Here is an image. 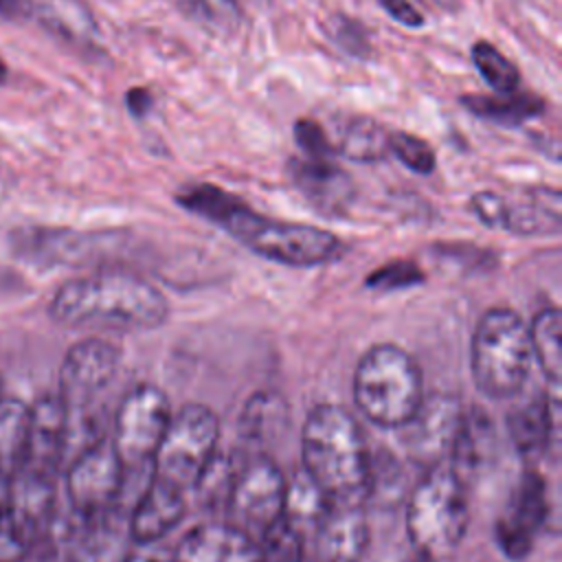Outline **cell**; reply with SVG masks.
Masks as SVG:
<instances>
[{
	"label": "cell",
	"instance_id": "obj_1",
	"mask_svg": "<svg viewBox=\"0 0 562 562\" xmlns=\"http://www.w3.org/2000/svg\"><path fill=\"white\" fill-rule=\"evenodd\" d=\"M173 200L189 213L224 228L255 255L283 266H323L340 259L347 250L338 235L312 224L259 215L241 198L211 182L187 184Z\"/></svg>",
	"mask_w": 562,
	"mask_h": 562
},
{
	"label": "cell",
	"instance_id": "obj_2",
	"mask_svg": "<svg viewBox=\"0 0 562 562\" xmlns=\"http://www.w3.org/2000/svg\"><path fill=\"white\" fill-rule=\"evenodd\" d=\"M167 296L132 272H94L68 279L48 303V314L64 327L121 331L158 329L169 318Z\"/></svg>",
	"mask_w": 562,
	"mask_h": 562
},
{
	"label": "cell",
	"instance_id": "obj_3",
	"mask_svg": "<svg viewBox=\"0 0 562 562\" xmlns=\"http://www.w3.org/2000/svg\"><path fill=\"white\" fill-rule=\"evenodd\" d=\"M301 468L331 503H364L371 452L347 408L318 404L307 413L301 430Z\"/></svg>",
	"mask_w": 562,
	"mask_h": 562
},
{
	"label": "cell",
	"instance_id": "obj_4",
	"mask_svg": "<svg viewBox=\"0 0 562 562\" xmlns=\"http://www.w3.org/2000/svg\"><path fill=\"white\" fill-rule=\"evenodd\" d=\"M422 400V369L406 349L380 342L362 353L353 371V402L371 424L397 430Z\"/></svg>",
	"mask_w": 562,
	"mask_h": 562
},
{
	"label": "cell",
	"instance_id": "obj_5",
	"mask_svg": "<svg viewBox=\"0 0 562 562\" xmlns=\"http://www.w3.org/2000/svg\"><path fill=\"white\" fill-rule=\"evenodd\" d=\"M470 525L465 483L448 463L426 468L406 501V531L419 555H450Z\"/></svg>",
	"mask_w": 562,
	"mask_h": 562
},
{
	"label": "cell",
	"instance_id": "obj_6",
	"mask_svg": "<svg viewBox=\"0 0 562 562\" xmlns=\"http://www.w3.org/2000/svg\"><path fill=\"white\" fill-rule=\"evenodd\" d=\"M531 360L529 329L518 312L492 307L479 318L470 342V369L483 395L492 400L518 395Z\"/></svg>",
	"mask_w": 562,
	"mask_h": 562
},
{
	"label": "cell",
	"instance_id": "obj_7",
	"mask_svg": "<svg viewBox=\"0 0 562 562\" xmlns=\"http://www.w3.org/2000/svg\"><path fill=\"white\" fill-rule=\"evenodd\" d=\"M220 419L198 402H189L171 413L167 430L151 459L156 476L180 487L191 490L200 472L217 452Z\"/></svg>",
	"mask_w": 562,
	"mask_h": 562
},
{
	"label": "cell",
	"instance_id": "obj_8",
	"mask_svg": "<svg viewBox=\"0 0 562 562\" xmlns=\"http://www.w3.org/2000/svg\"><path fill=\"white\" fill-rule=\"evenodd\" d=\"M171 404L156 384H138L121 400L114 415L112 446L125 468L149 463L171 419Z\"/></svg>",
	"mask_w": 562,
	"mask_h": 562
},
{
	"label": "cell",
	"instance_id": "obj_9",
	"mask_svg": "<svg viewBox=\"0 0 562 562\" xmlns=\"http://www.w3.org/2000/svg\"><path fill=\"white\" fill-rule=\"evenodd\" d=\"M283 498V472L270 457L255 454L248 461H241L235 474L226 501V522L259 540L261 533L281 518Z\"/></svg>",
	"mask_w": 562,
	"mask_h": 562
},
{
	"label": "cell",
	"instance_id": "obj_10",
	"mask_svg": "<svg viewBox=\"0 0 562 562\" xmlns=\"http://www.w3.org/2000/svg\"><path fill=\"white\" fill-rule=\"evenodd\" d=\"M123 472L110 439H97L81 448L66 472V494L77 516L103 518L110 514L123 490Z\"/></svg>",
	"mask_w": 562,
	"mask_h": 562
},
{
	"label": "cell",
	"instance_id": "obj_11",
	"mask_svg": "<svg viewBox=\"0 0 562 562\" xmlns=\"http://www.w3.org/2000/svg\"><path fill=\"white\" fill-rule=\"evenodd\" d=\"M562 200L558 189L536 187L520 198H505L492 191L474 193L470 200L472 213L490 228H503L516 235H547L562 226Z\"/></svg>",
	"mask_w": 562,
	"mask_h": 562
},
{
	"label": "cell",
	"instance_id": "obj_12",
	"mask_svg": "<svg viewBox=\"0 0 562 562\" xmlns=\"http://www.w3.org/2000/svg\"><path fill=\"white\" fill-rule=\"evenodd\" d=\"M463 417L461 400L454 393L424 395L402 430V443L411 461L432 468L446 463Z\"/></svg>",
	"mask_w": 562,
	"mask_h": 562
},
{
	"label": "cell",
	"instance_id": "obj_13",
	"mask_svg": "<svg viewBox=\"0 0 562 562\" xmlns=\"http://www.w3.org/2000/svg\"><path fill=\"white\" fill-rule=\"evenodd\" d=\"M121 364V349L101 338H86L72 345L59 367V400L68 413L83 411L114 380Z\"/></svg>",
	"mask_w": 562,
	"mask_h": 562
},
{
	"label": "cell",
	"instance_id": "obj_14",
	"mask_svg": "<svg viewBox=\"0 0 562 562\" xmlns=\"http://www.w3.org/2000/svg\"><path fill=\"white\" fill-rule=\"evenodd\" d=\"M549 514L547 483L536 470H525L496 520V542L509 560H522Z\"/></svg>",
	"mask_w": 562,
	"mask_h": 562
},
{
	"label": "cell",
	"instance_id": "obj_15",
	"mask_svg": "<svg viewBox=\"0 0 562 562\" xmlns=\"http://www.w3.org/2000/svg\"><path fill=\"white\" fill-rule=\"evenodd\" d=\"M70 435V415L59 395H42L29 406L24 470L55 479ZM20 468V470H22Z\"/></svg>",
	"mask_w": 562,
	"mask_h": 562
},
{
	"label": "cell",
	"instance_id": "obj_16",
	"mask_svg": "<svg viewBox=\"0 0 562 562\" xmlns=\"http://www.w3.org/2000/svg\"><path fill=\"white\" fill-rule=\"evenodd\" d=\"M178 562H266L259 542L231 522H202L176 547Z\"/></svg>",
	"mask_w": 562,
	"mask_h": 562
},
{
	"label": "cell",
	"instance_id": "obj_17",
	"mask_svg": "<svg viewBox=\"0 0 562 562\" xmlns=\"http://www.w3.org/2000/svg\"><path fill=\"white\" fill-rule=\"evenodd\" d=\"M323 562H360L369 544V525L360 501L331 503L314 531Z\"/></svg>",
	"mask_w": 562,
	"mask_h": 562
},
{
	"label": "cell",
	"instance_id": "obj_18",
	"mask_svg": "<svg viewBox=\"0 0 562 562\" xmlns=\"http://www.w3.org/2000/svg\"><path fill=\"white\" fill-rule=\"evenodd\" d=\"M288 173L301 195L323 213H338L351 202L353 182L334 158L294 156L288 162Z\"/></svg>",
	"mask_w": 562,
	"mask_h": 562
},
{
	"label": "cell",
	"instance_id": "obj_19",
	"mask_svg": "<svg viewBox=\"0 0 562 562\" xmlns=\"http://www.w3.org/2000/svg\"><path fill=\"white\" fill-rule=\"evenodd\" d=\"M184 492L151 474L143 496L132 512L130 536L136 544H154L184 518Z\"/></svg>",
	"mask_w": 562,
	"mask_h": 562
},
{
	"label": "cell",
	"instance_id": "obj_20",
	"mask_svg": "<svg viewBox=\"0 0 562 562\" xmlns=\"http://www.w3.org/2000/svg\"><path fill=\"white\" fill-rule=\"evenodd\" d=\"M496 450V432L494 424L483 408L463 411L448 465L454 474L468 485L472 476H476L494 457Z\"/></svg>",
	"mask_w": 562,
	"mask_h": 562
},
{
	"label": "cell",
	"instance_id": "obj_21",
	"mask_svg": "<svg viewBox=\"0 0 562 562\" xmlns=\"http://www.w3.org/2000/svg\"><path fill=\"white\" fill-rule=\"evenodd\" d=\"M29 15L77 48H92L99 35L97 22L81 0H29Z\"/></svg>",
	"mask_w": 562,
	"mask_h": 562
},
{
	"label": "cell",
	"instance_id": "obj_22",
	"mask_svg": "<svg viewBox=\"0 0 562 562\" xmlns=\"http://www.w3.org/2000/svg\"><path fill=\"white\" fill-rule=\"evenodd\" d=\"M512 446L522 459H536L547 452L553 435V411L547 393H536L507 415Z\"/></svg>",
	"mask_w": 562,
	"mask_h": 562
},
{
	"label": "cell",
	"instance_id": "obj_23",
	"mask_svg": "<svg viewBox=\"0 0 562 562\" xmlns=\"http://www.w3.org/2000/svg\"><path fill=\"white\" fill-rule=\"evenodd\" d=\"M459 101L470 114L501 127H520L547 110L542 97L518 90L509 94H461Z\"/></svg>",
	"mask_w": 562,
	"mask_h": 562
},
{
	"label": "cell",
	"instance_id": "obj_24",
	"mask_svg": "<svg viewBox=\"0 0 562 562\" xmlns=\"http://www.w3.org/2000/svg\"><path fill=\"white\" fill-rule=\"evenodd\" d=\"M331 501L321 492V487L305 474L303 468H296L292 479L285 481V498L281 516L307 540L314 536L318 522L327 514Z\"/></svg>",
	"mask_w": 562,
	"mask_h": 562
},
{
	"label": "cell",
	"instance_id": "obj_25",
	"mask_svg": "<svg viewBox=\"0 0 562 562\" xmlns=\"http://www.w3.org/2000/svg\"><path fill=\"white\" fill-rule=\"evenodd\" d=\"M290 422L285 400L272 391L255 393L239 415V435L257 446H266L279 439Z\"/></svg>",
	"mask_w": 562,
	"mask_h": 562
},
{
	"label": "cell",
	"instance_id": "obj_26",
	"mask_svg": "<svg viewBox=\"0 0 562 562\" xmlns=\"http://www.w3.org/2000/svg\"><path fill=\"white\" fill-rule=\"evenodd\" d=\"M29 439V404L0 395V474L11 479L24 465Z\"/></svg>",
	"mask_w": 562,
	"mask_h": 562
},
{
	"label": "cell",
	"instance_id": "obj_27",
	"mask_svg": "<svg viewBox=\"0 0 562 562\" xmlns=\"http://www.w3.org/2000/svg\"><path fill=\"white\" fill-rule=\"evenodd\" d=\"M529 329V345H531V358L538 360L544 378L551 384L560 382V364H562V342H560V329H562V316L560 310L549 305L542 307L531 323Z\"/></svg>",
	"mask_w": 562,
	"mask_h": 562
},
{
	"label": "cell",
	"instance_id": "obj_28",
	"mask_svg": "<svg viewBox=\"0 0 562 562\" xmlns=\"http://www.w3.org/2000/svg\"><path fill=\"white\" fill-rule=\"evenodd\" d=\"M334 149L356 162H378L389 154V132L371 116H351Z\"/></svg>",
	"mask_w": 562,
	"mask_h": 562
},
{
	"label": "cell",
	"instance_id": "obj_29",
	"mask_svg": "<svg viewBox=\"0 0 562 562\" xmlns=\"http://www.w3.org/2000/svg\"><path fill=\"white\" fill-rule=\"evenodd\" d=\"M470 57L472 64L476 66L479 75L483 77V81L498 94H509L514 90H518L522 77L516 68V64L505 57L494 44L479 40L472 44L470 48Z\"/></svg>",
	"mask_w": 562,
	"mask_h": 562
},
{
	"label": "cell",
	"instance_id": "obj_30",
	"mask_svg": "<svg viewBox=\"0 0 562 562\" xmlns=\"http://www.w3.org/2000/svg\"><path fill=\"white\" fill-rule=\"evenodd\" d=\"M241 461L235 454H222L215 452L206 468L200 472L198 481L193 483L191 490L198 492V498L202 501L204 507H226L235 474L239 470Z\"/></svg>",
	"mask_w": 562,
	"mask_h": 562
},
{
	"label": "cell",
	"instance_id": "obj_31",
	"mask_svg": "<svg viewBox=\"0 0 562 562\" xmlns=\"http://www.w3.org/2000/svg\"><path fill=\"white\" fill-rule=\"evenodd\" d=\"M389 151L411 171L428 176L437 167L435 149L419 136L411 132H389Z\"/></svg>",
	"mask_w": 562,
	"mask_h": 562
},
{
	"label": "cell",
	"instance_id": "obj_32",
	"mask_svg": "<svg viewBox=\"0 0 562 562\" xmlns=\"http://www.w3.org/2000/svg\"><path fill=\"white\" fill-rule=\"evenodd\" d=\"M424 281V272L408 259H395L367 277V285L373 290H402Z\"/></svg>",
	"mask_w": 562,
	"mask_h": 562
},
{
	"label": "cell",
	"instance_id": "obj_33",
	"mask_svg": "<svg viewBox=\"0 0 562 562\" xmlns=\"http://www.w3.org/2000/svg\"><path fill=\"white\" fill-rule=\"evenodd\" d=\"M294 143L303 151V156L310 158H334L336 149L331 145V138L327 136L325 127L318 121L312 119H299L294 123Z\"/></svg>",
	"mask_w": 562,
	"mask_h": 562
},
{
	"label": "cell",
	"instance_id": "obj_34",
	"mask_svg": "<svg viewBox=\"0 0 562 562\" xmlns=\"http://www.w3.org/2000/svg\"><path fill=\"white\" fill-rule=\"evenodd\" d=\"M191 15L206 20L213 26L228 29L239 22V9L235 0H187Z\"/></svg>",
	"mask_w": 562,
	"mask_h": 562
},
{
	"label": "cell",
	"instance_id": "obj_35",
	"mask_svg": "<svg viewBox=\"0 0 562 562\" xmlns=\"http://www.w3.org/2000/svg\"><path fill=\"white\" fill-rule=\"evenodd\" d=\"M331 37L336 40V44L340 48H345L353 57H367V53L371 48L364 26L356 20H349V18H338L336 20Z\"/></svg>",
	"mask_w": 562,
	"mask_h": 562
},
{
	"label": "cell",
	"instance_id": "obj_36",
	"mask_svg": "<svg viewBox=\"0 0 562 562\" xmlns=\"http://www.w3.org/2000/svg\"><path fill=\"white\" fill-rule=\"evenodd\" d=\"M378 4L397 22L408 29L424 26L422 11L411 0H378Z\"/></svg>",
	"mask_w": 562,
	"mask_h": 562
},
{
	"label": "cell",
	"instance_id": "obj_37",
	"mask_svg": "<svg viewBox=\"0 0 562 562\" xmlns=\"http://www.w3.org/2000/svg\"><path fill=\"white\" fill-rule=\"evenodd\" d=\"M125 108L134 119H145L154 108V94L151 90L143 86H134L125 92Z\"/></svg>",
	"mask_w": 562,
	"mask_h": 562
},
{
	"label": "cell",
	"instance_id": "obj_38",
	"mask_svg": "<svg viewBox=\"0 0 562 562\" xmlns=\"http://www.w3.org/2000/svg\"><path fill=\"white\" fill-rule=\"evenodd\" d=\"M123 562H178V558L167 549H156L154 544H138V549L127 553Z\"/></svg>",
	"mask_w": 562,
	"mask_h": 562
},
{
	"label": "cell",
	"instance_id": "obj_39",
	"mask_svg": "<svg viewBox=\"0 0 562 562\" xmlns=\"http://www.w3.org/2000/svg\"><path fill=\"white\" fill-rule=\"evenodd\" d=\"M29 15V0H0V18L15 20Z\"/></svg>",
	"mask_w": 562,
	"mask_h": 562
},
{
	"label": "cell",
	"instance_id": "obj_40",
	"mask_svg": "<svg viewBox=\"0 0 562 562\" xmlns=\"http://www.w3.org/2000/svg\"><path fill=\"white\" fill-rule=\"evenodd\" d=\"M7 72H9V70H7V64L0 59V83H4V79H7Z\"/></svg>",
	"mask_w": 562,
	"mask_h": 562
},
{
	"label": "cell",
	"instance_id": "obj_41",
	"mask_svg": "<svg viewBox=\"0 0 562 562\" xmlns=\"http://www.w3.org/2000/svg\"><path fill=\"white\" fill-rule=\"evenodd\" d=\"M415 562H435V560H430V558H426V555H419Z\"/></svg>",
	"mask_w": 562,
	"mask_h": 562
},
{
	"label": "cell",
	"instance_id": "obj_42",
	"mask_svg": "<svg viewBox=\"0 0 562 562\" xmlns=\"http://www.w3.org/2000/svg\"><path fill=\"white\" fill-rule=\"evenodd\" d=\"M294 562H312V560H307V558H299V560H294Z\"/></svg>",
	"mask_w": 562,
	"mask_h": 562
},
{
	"label": "cell",
	"instance_id": "obj_43",
	"mask_svg": "<svg viewBox=\"0 0 562 562\" xmlns=\"http://www.w3.org/2000/svg\"><path fill=\"white\" fill-rule=\"evenodd\" d=\"M0 395H2V380H0Z\"/></svg>",
	"mask_w": 562,
	"mask_h": 562
}]
</instances>
